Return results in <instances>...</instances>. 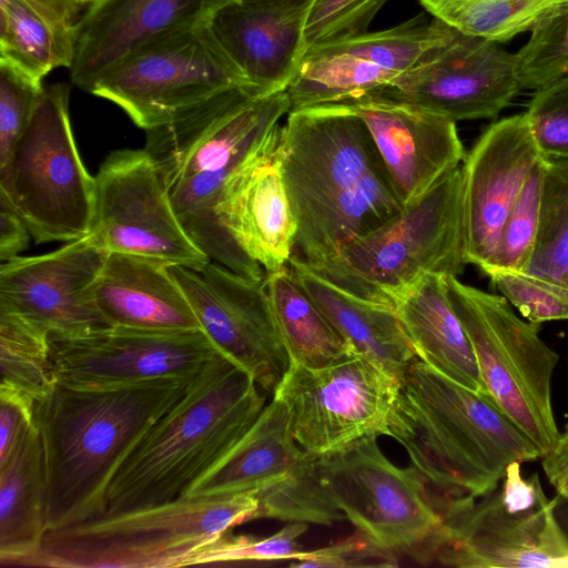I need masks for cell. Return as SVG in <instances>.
<instances>
[{
    "instance_id": "obj_17",
    "label": "cell",
    "mask_w": 568,
    "mask_h": 568,
    "mask_svg": "<svg viewBox=\"0 0 568 568\" xmlns=\"http://www.w3.org/2000/svg\"><path fill=\"white\" fill-rule=\"evenodd\" d=\"M521 90L516 53L448 26L443 39L381 93L457 122L493 119Z\"/></svg>"
},
{
    "instance_id": "obj_25",
    "label": "cell",
    "mask_w": 568,
    "mask_h": 568,
    "mask_svg": "<svg viewBox=\"0 0 568 568\" xmlns=\"http://www.w3.org/2000/svg\"><path fill=\"white\" fill-rule=\"evenodd\" d=\"M277 146L278 142L232 173L219 203L223 226L266 273L287 265L297 233Z\"/></svg>"
},
{
    "instance_id": "obj_20",
    "label": "cell",
    "mask_w": 568,
    "mask_h": 568,
    "mask_svg": "<svg viewBox=\"0 0 568 568\" xmlns=\"http://www.w3.org/2000/svg\"><path fill=\"white\" fill-rule=\"evenodd\" d=\"M108 255L91 232L50 253L2 262L0 303L50 336L79 337L111 327L94 296Z\"/></svg>"
},
{
    "instance_id": "obj_6",
    "label": "cell",
    "mask_w": 568,
    "mask_h": 568,
    "mask_svg": "<svg viewBox=\"0 0 568 568\" xmlns=\"http://www.w3.org/2000/svg\"><path fill=\"white\" fill-rule=\"evenodd\" d=\"M466 264L460 165L393 219L313 268L348 292L394 306L423 273L458 276Z\"/></svg>"
},
{
    "instance_id": "obj_15",
    "label": "cell",
    "mask_w": 568,
    "mask_h": 568,
    "mask_svg": "<svg viewBox=\"0 0 568 568\" xmlns=\"http://www.w3.org/2000/svg\"><path fill=\"white\" fill-rule=\"evenodd\" d=\"M94 179L91 232L109 252L193 268L211 261L183 229L144 149L112 152Z\"/></svg>"
},
{
    "instance_id": "obj_10",
    "label": "cell",
    "mask_w": 568,
    "mask_h": 568,
    "mask_svg": "<svg viewBox=\"0 0 568 568\" xmlns=\"http://www.w3.org/2000/svg\"><path fill=\"white\" fill-rule=\"evenodd\" d=\"M246 82L205 20L148 41L98 78L88 92L116 104L146 131Z\"/></svg>"
},
{
    "instance_id": "obj_41",
    "label": "cell",
    "mask_w": 568,
    "mask_h": 568,
    "mask_svg": "<svg viewBox=\"0 0 568 568\" xmlns=\"http://www.w3.org/2000/svg\"><path fill=\"white\" fill-rule=\"evenodd\" d=\"M389 0H315L305 40L307 47L367 31L375 16Z\"/></svg>"
},
{
    "instance_id": "obj_35",
    "label": "cell",
    "mask_w": 568,
    "mask_h": 568,
    "mask_svg": "<svg viewBox=\"0 0 568 568\" xmlns=\"http://www.w3.org/2000/svg\"><path fill=\"white\" fill-rule=\"evenodd\" d=\"M516 57L523 90L536 92L568 75V0L537 21Z\"/></svg>"
},
{
    "instance_id": "obj_48",
    "label": "cell",
    "mask_w": 568,
    "mask_h": 568,
    "mask_svg": "<svg viewBox=\"0 0 568 568\" xmlns=\"http://www.w3.org/2000/svg\"><path fill=\"white\" fill-rule=\"evenodd\" d=\"M84 4L87 3H94V2H100V1H103V0H81Z\"/></svg>"
},
{
    "instance_id": "obj_2",
    "label": "cell",
    "mask_w": 568,
    "mask_h": 568,
    "mask_svg": "<svg viewBox=\"0 0 568 568\" xmlns=\"http://www.w3.org/2000/svg\"><path fill=\"white\" fill-rule=\"evenodd\" d=\"M195 376L90 387L54 384L33 415L45 456L49 530L104 514L113 474Z\"/></svg>"
},
{
    "instance_id": "obj_28",
    "label": "cell",
    "mask_w": 568,
    "mask_h": 568,
    "mask_svg": "<svg viewBox=\"0 0 568 568\" xmlns=\"http://www.w3.org/2000/svg\"><path fill=\"white\" fill-rule=\"evenodd\" d=\"M440 273H423L395 298L403 331L423 363L450 381L487 394L476 357Z\"/></svg>"
},
{
    "instance_id": "obj_32",
    "label": "cell",
    "mask_w": 568,
    "mask_h": 568,
    "mask_svg": "<svg viewBox=\"0 0 568 568\" xmlns=\"http://www.w3.org/2000/svg\"><path fill=\"white\" fill-rule=\"evenodd\" d=\"M561 0H419L433 18L463 31L505 43L530 31Z\"/></svg>"
},
{
    "instance_id": "obj_8",
    "label": "cell",
    "mask_w": 568,
    "mask_h": 568,
    "mask_svg": "<svg viewBox=\"0 0 568 568\" xmlns=\"http://www.w3.org/2000/svg\"><path fill=\"white\" fill-rule=\"evenodd\" d=\"M449 301L470 341L488 396L546 455L559 435L551 384L559 355L503 296L446 277Z\"/></svg>"
},
{
    "instance_id": "obj_14",
    "label": "cell",
    "mask_w": 568,
    "mask_h": 568,
    "mask_svg": "<svg viewBox=\"0 0 568 568\" xmlns=\"http://www.w3.org/2000/svg\"><path fill=\"white\" fill-rule=\"evenodd\" d=\"M318 457L291 435L286 412L272 397L240 443L185 497L253 494L255 519L331 526L345 520L320 477Z\"/></svg>"
},
{
    "instance_id": "obj_46",
    "label": "cell",
    "mask_w": 568,
    "mask_h": 568,
    "mask_svg": "<svg viewBox=\"0 0 568 568\" xmlns=\"http://www.w3.org/2000/svg\"><path fill=\"white\" fill-rule=\"evenodd\" d=\"M26 423H33L18 405L0 400V462L14 446Z\"/></svg>"
},
{
    "instance_id": "obj_21",
    "label": "cell",
    "mask_w": 568,
    "mask_h": 568,
    "mask_svg": "<svg viewBox=\"0 0 568 568\" xmlns=\"http://www.w3.org/2000/svg\"><path fill=\"white\" fill-rule=\"evenodd\" d=\"M526 113L490 124L462 165L467 264L487 266L506 217L541 158Z\"/></svg>"
},
{
    "instance_id": "obj_26",
    "label": "cell",
    "mask_w": 568,
    "mask_h": 568,
    "mask_svg": "<svg viewBox=\"0 0 568 568\" xmlns=\"http://www.w3.org/2000/svg\"><path fill=\"white\" fill-rule=\"evenodd\" d=\"M94 296L111 326L201 329L170 266L154 260L109 252L95 283Z\"/></svg>"
},
{
    "instance_id": "obj_11",
    "label": "cell",
    "mask_w": 568,
    "mask_h": 568,
    "mask_svg": "<svg viewBox=\"0 0 568 568\" xmlns=\"http://www.w3.org/2000/svg\"><path fill=\"white\" fill-rule=\"evenodd\" d=\"M291 111L286 90L268 93L246 82L222 90L146 130L144 150L165 187L197 174L227 180L280 140Z\"/></svg>"
},
{
    "instance_id": "obj_31",
    "label": "cell",
    "mask_w": 568,
    "mask_h": 568,
    "mask_svg": "<svg viewBox=\"0 0 568 568\" xmlns=\"http://www.w3.org/2000/svg\"><path fill=\"white\" fill-rule=\"evenodd\" d=\"M0 400L18 405L33 420L36 405L55 384L50 333L3 303H0Z\"/></svg>"
},
{
    "instance_id": "obj_4",
    "label": "cell",
    "mask_w": 568,
    "mask_h": 568,
    "mask_svg": "<svg viewBox=\"0 0 568 568\" xmlns=\"http://www.w3.org/2000/svg\"><path fill=\"white\" fill-rule=\"evenodd\" d=\"M389 437L447 497H483L497 488L511 464L541 458L490 396L450 381L417 357L404 376Z\"/></svg>"
},
{
    "instance_id": "obj_22",
    "label": "cell",
    "mask_w": 568,
    "mask_h": 568,
    "mask_svg": "<svg viewBox=\"0 0 568 568\" xmlns=\"http://www.w3.org/2000/svg\"><path fill=\"white\" fill-rule=\"evenodd\" d=\"M347 105L366 125L403 207L460 166L456 122L381 92Z\"/></svg>"
},
{
    "instance_id": "obj_1",
    "label": "cell",
    "mask_w": 568,
    "mask_h": 568,
    "mask_svg": "<svg viewBox=\"0 0 568 568\" xmlns=\"http://www.w3.org/2000/svg\"><path fill=\"white\" fill-rule=\"evenodd\" d=\"M277 150L297 224L293 254L314 268L403 210L368 129L345 104L290 111Z\"/></svg>"
},
{
    "instance_id": "obj_36",
    "label": "cell",
    "mask_w": 568,
    "mask_h": 568,
    "mask_svg": "<svg viewBox=\"0 0 568 568\" xmlns=\"http://www.w3.org/2000/svg\"><path fill=\"white\" fill-rule=\"evenodd\" d=\"M544 156L532 168L501 227L494 253L483 270L524 272L531 258L540 221Z\"/></svg>"
},
{
    "instance_id": "obj_27",
    "label": "cell",
    "mask_w": 568,
    "mask_h": 568,
    "mask_svg": "<svg viewBox=\"0 0 568 568\" xmlns=\"http://www.w3.org/2000/svg\"><path fill=\"white\" fill-rule=\"evenodd\" d=\"M287 266L348 346L403 383L416 355L395 307L339 287L295 254Z\"/></svg>"
},
{
    "instance_id": "obj_47",
    "label": "cell",
    "mask_w": 568,
    "mask_h": 568,
    "mask_svg": "<svg viewBox=\"0 0 568 568\" xmlns=\"http://www.w3.org/2000/svg\"><path fill=\"white\" fill-rule=\"evenodd\" d=\"M556 517L562 531L568 537V500L558 496L556 504Z\"/></svg>"
},
{
    "instance_id": "obj_38",
    "label": "cell",
    "mask_w": 568,
    "mask_h": 568,
    "mask_svg": "<svg viewBox=\"0 0 568 568\" xmlns=\"http://www.w3.org/2000/svg\"><path fill=\"white\" fill-rule=\"evenodd\" d=\"M486 275L528 322L568 320V290L520 272L495 270Z\"/></svg>"
},
{
    "instance_id": "obj_33",
    "label": "cell",
    "mask_w": 568,
    "mask_h": 568,
    "mask_svg": "<svg viewBox=\"0 0 568 568\" xmlns=\"http://www.w3.org/2000/svg\"><path fill=\"white\" fill-rule=\"evenodd\" d=\"M520 273L568 290V159L544 156L539 230Z\"/></svg>"
},
{
    "instance_id": "obj_42",
    "label": "cell",
    "mask_w": 568,
    "mask_h": 568,
    "mask_svg": "<svg viewBox=\"0 0 568 568\" xmlns=\"http://www.w3.org/2000/svg\"><path fill=\"white\" fill-rule=\"evenodd\" d=\"M293 568L397 567L398 556L357 531L335 544L306 551L287 564Z\"/></svg>"
},
{
    "instance_id": "obj_19",
    "label": "cell",
    "mask_w": 568,
    "mask_h": 568,
    "mask_svg": "<svg viewBox=\"0 0 568 568\" xmlns=\"http://www.w3.org/2000/svg\"><path fill=\"white\" fill-rule=\"evenodd\" d=\"M220 354L202 329L111 326L79 337L50 336L54 382L72 387L193 376Z\"/></svg>"
},
{
    "instance_id": "obj_37",
    "label": "cell",
    "mask_w": 568,
    "mask_h": 568,
    "mask_svg": "<svg viewBox=\"0 0 568 568\" xmlns=\"http://www.w3.org/2000/svg\"><path fill=\"white\" fill-rule=\"evenodd\" d=\"M306 523H291L268 537L227 536L226 532L189 552L182 567L239 562L293 561L304 551L300 538Z\"/></svg>"
},
{
    "instance_id": "obj_40",
    "label": "cell",
    "mask_w": 568,
    "mask_h": 568,
    "mask_svg": "<svg viewBox=\"0 0 568 568\" xmlns=\"http://www.w3.org/2000/svg\"><path fill=\"white\" fill-rule=\"evenodd\" d=\"M525 113L541 155L568 159V75L536 91Z\"/></svg>"
},
{
    "instance_id": "obj_9",
    "label": "cell",
    "mask_w": 568,
    "mask_h": 568,
    "mask_svg": "<svg viewBox=\"0 0 568 568\" xmlns=\"http://www.w3.org/2000/svg\"><path fill=\"white\" fill-rule=\"evenodd\" d=\"M511 464L479 503L466 497L444 510L428 562L456 568H568V537L537 474Z\"/></svg>"
},
{
    "instance_id": "obj_45",
    "label": "cell",
    "mask_w": 568,
    "mask_h": 568,
    "mask_svg": "<svg viewBox=\"0 0 568 568\" xmlns=\"http://www.w3.org/2000/svg\"><path fill=\"white\" fill-rule=\"evenodd\" d=\"M541 460L548 483L558 497L568 500V423L559 430L555 445Z\"/></svg>"
},
{
    "instance_id": "obj_13",
    "label": "cell",
    "mask_w": 568,
    "mask_h": 568,
    "mask_svg": "<svg viewBox=\"0 0 568 568\" xmlns=\"http://www.w3.org/2000/svg\"><path fill=\"white\" fill-rule=\"evenodd\" d=\"M317 464L328 496L357 531L396 556L428 561L445 518L417 469L393 464L377 438L318 457Z\"/></svg>"
},
{
    "instance_id": "obj_24",
    "label": "cell",
    "mask_w": 568,
    "mask_h": 568,
    "mask_svg": "<svg viewBox=\"0 0 568 568\" xmlns=\"http://www.w3.org/2000/svg\"><path fill=\"white\" fill-rule=\"evenodd\" d=\"M315 0H234L211 18L219 40L250 83L284 91L306 52Z\"/></svg>"
},
{
    "instance_id": "obj_44",
    "label": "cell",
    "mask_w": 568,
    "mask_h": 568,
    "mask_svg": "<svg viewBox=\"0 0 568 568\" xmlns=\"http://www.w3.org/2000/svg\"><path fill=\"white\" fill-rule=\"evenodd\" d=\"M30 231L11 204L0 195V261L19 256L28 247Z\"/></svg>"
},
{
    "instance_id": "obj_7",
    "label": "cell",
    "mask_w": 568,
    "mask_h": 568,
    "mask_svg": "<svg viewBox=\"0 0 568 568\" xmlns=\"http://www.w3.org/2000/svg\"><path fill=\"white\" fill-rule=\"evenodd\" d=\"M70 91L65 82L44 87L26 130L0 166V195L38 244L70 242L92 230L95 179L74 141Z\"/></svg>"
},
{
    "instance_id": "obj_29",
    "label": "cell",
    "mask_w": 568,
    "mask_h": 568,
    "mask_svg": "<svg viewBox=\"0 0 568 568\" xmlns=\"http://www.w3.org/2000/svg\"><path fill=\"white\" fill-rule=\"evenodd\" d=\"M48 527L44 448L37 425L26 423L0 462V562L19 566L42 546Z\"/></svg>"
},
{
    "instance_id": "obj_30",
    "label": "cell",
    "mask_w": 568,
    "mask_h": 568,
    "mask_svg": "<svg viewBox=\"0 0 568 568\" xmlns=\"http://www.w3.org/2000/svg\"><path fill=\"white\" fill-rule=\"evenodd\" d=\"M264 283L291 363L320 367L353 351L287 265L266 273Z\"/></svg>"
},
{
    "instance_id": "obj_39",
    "label": "cell",
    "mask_w": 568,
    "mask_h": 568,
    "mask_svg": "<svg viewBox=\"0 0 568 568\" xmlns=\"http://www.w3.org/2000/svg\"><path fill=\"white\" fill-rule=\"evenodd\" d=\"M43 90L42 82L0 61V166L26 130Z\"/></svg>"
},
{
    "instance_id": "obj_5",
    "label": "cell",
    "mask_w": 568,
    "mask_h": 568,
    "mask_svg": "<svg viewBox=\"0 0 568 568\" xmlns=\"http://www.w3.org/2000/svg\"><path fill=\"white\" fill-rule=\"evenodd\" d=\"M251 493L193 496L49 530L20 567L180 568L197 546L254 520Z\"/></svg>"
},
{
    "instance_id": "obj_43",
    "label": "cell",
    "mask_w": 568,
    "mask_h": 568,
    "mask_svg": "<svg viewBox=\"0 0 568 568\" xmlns=\"http://www.w3.org/2000/svg\"><path fill=\"white\" fill-rule=\"evenodd\" d=\"M3 1V0H0ZM30 8L74 57L77 26L82 16L81 0H19Z\"/></svg>"
},
{
    "instance_id": "obj_23",
    "label": "cell",
    "mask_w": 568,
    "mask_h": 568,
    "mask_svg": "<svg viewBox=\"0 0 568 568\" xmlns=\"http://www.w3.org/2000/svg\"><path fill=\"white\" fill-rule=\"evenodd\" d=\"M234 0H103L83 11L77 26L70 80L84 91L148 41L211 20Z\"/></svg>"
},
{
    "instance_id": "obj_34",
    "label": "cell",
    "mask_w": 568,
    "mask_h": 568,
    "mask_svg": "<svg viewBox=\"0 0 568 568\" xmlns=\"http://www.w3.org/2000/svg\"><path fill=\"white\" fill-rule=\"evenodd\" d=\"M0 61L42 82L52 70L69 69L73 55L24 3L3 0L0 1Z\"/></svg>"
},
{
    "instance_id": "obj_3",
    "label": "cell",
    "mask_w": 568,
    "mask_h": 568,
    "mask_svg": "<svg viewBox=\"0 0 568 568\" xmlns=\"http://www.w3.org/2000/svg\"><path fill=\"white\" fill-rule=\"evenodd\" d=\"M266 396L224 354L210 361L120 464L108 485L102 516L185 497L251 429Z\"/></svg>"
},
{
    "instance_id": "obj_12",
    "label": "cell",
    "mask_w": 568,
    "mask_h": 568,
    "mask_svg": "<svg viewBox=\"0 0 568 568\" xmlns=\"http://www.w3.org/2000/svg\"><path fill=\"white\" fill-rule=\"evenodd\" d=\"M402 383L355 351L320 367L291 363L272 397L291 435L308 454L326 457L388 436Z\"/></svg>"
},
{
    "instance_id": "obj_18",
    "label": "cell",
    "mask_w": 568,
    "mask_h": 568,
    "mask_svg": "<svg viewBox=\"0 0 568 568\" xmlns=\"http://www.w3.org/2000/svg\"><path fill=\"white\" fill-rule=\"evenodd\" d=\"M201 329L217 349L246 371L268 395L291 366L264 281L210 261L202 267L170 266Z\"/></svg>"
},
{
    "instance_id": "obj_16",
    "label": "cell",
    "mask_w": 568,
    "mask_h": 568,
    "mask_svg": "<svg viewBox=\"0 0 568 568\" xmlns=\"http://www.w3.org/2000/svg\"><path fill=\"white\" fill-rule=\"evenodd\" d=\"M446 30L443 21L419 13L388 29L307 47L286 89L291 111L347 104L394 87Z\"/></svg>"
}]
</instances>
